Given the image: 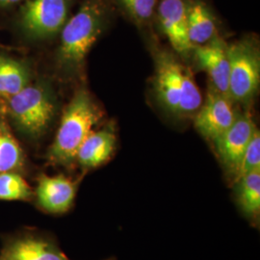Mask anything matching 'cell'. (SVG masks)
<instances>
[{
  "mask_svg": "<svg viewBox=\"0 0 260 260\" xmlns=\"http://www.w3.org/2000/svg\"><path fill=\"white\" fill-rule=\"evenodd\" d=\"M107 13L104 0H85L75 15L68 19L61 30L57 52V62L63 72L73 75L82 70L89 51L103 33Z\"/></svg>",
  "mask_w": 260,
  "mask_h": 260,
  "instance_id": "6da1fadb",
  "label": "cell"
},
{
  "mask_svg": "<svg viewBox=\"0 0 260 260\" xmlns=\"http://www.w3.org/2000/svg\"><path fill=\"white\" fill-rule=\"evenodd\" d=\"M102 110L86 90L75 93L66 107L55 139L48 149L47 158L55 165L74 163L84 140L102 119Z\"/></svg>",
  "mask_w": 260,
  "mask_h": 260,
  "instance_id": "7a4b0ae2",
  "label": "cell"
},
{
  "mask_svg": "<svg viewBox=\"0 0 260 260\" xmlns=\"http://www.w3.org/2000/svg\"><path fill=\"white\" fill-rule=\"evenodd\" d=\"M155 90L161 103L178 116L192 115L203 104V95L192 74L167 52L156 57Z\"/></svg>",
  "mask_w": 260,
  "mask_h": 260,
  "instance_id": "3957f363",
  "label": "cell"
},
{
  "mask_svg": "<svg viewBox=\"0 0 260 260\" xmlns=\"http://www.w3.org/2000/svg\"><path fill=\"white\" fill-rule=\"evenodd\" d=\"M57 104L51 87L46 82L29 84L9 98L11 120L22 135L41 138L55 117Z\"/></svg>",
  "mask_w": 260,
  "mask_h": 260,
  "instance_id": "277c9868",
  "label": "cell"
},
{
  "mask_svg": "<svg viewBox=\"0 0 260 260\" xmlns=\"http://www.w3.org/2000/svg\"><path fill=\"white\" fill-rule=\"evenodd\" d=\"M228 55L230 60V99L233 102L248 103L259 88V51L247 40L228 47Z\"/></svg>",
  "mask_w": 260,
  "mask_h": 260,
  "instance_id": "5b68a950",
  "label": "cell"
},
{
  "mask_svg": "<svg viewBox=\"0 0 260 260\" xmlns=\"http://www.w3.org/2000/svg\"><path fill=\"white\" fill-rule=\"evenodd\" d=\"M72 0H27L20 8L19 27L30 41L54 37L64 27Z\"/></svg>",
  "mask_w": 260,
  "mask_h": 260,
  "instance_id": "8992f818",
  "label": "cell"
},
{
  "mask_svg": "<svg viewBox=\"0 0 260 260\" xmlns=\"http://www.w3.org/2000/svg\"><path fill=\"white\" fill-rule=\"evenodd\" d=\"M236 118L233 101L210 86L205 103L196 112L194 122L202 136L214 141L233 125Z\"/></svg>",
  "mask_w": 260,
  "mask_h": 260,
  "instance_id": "52a82bcc",
  "label": "cell"
},
{
  "mask_svg": "<svg viewBox=\"0 0 260 260\" xmlns=\"http://www.w3.org/2000/svg\"><path fill=\"white\" fill-rule=\"evenodd\" d=\"M255 130L250 115H237L233 125L213 141L220 161L235 178L239 172L243 154Z\"/></svg>",
  "mask_w": 260,
  "mask_h": 260,
  "instance_id": "ba28073f",
  "label": "cell"
},
{
  "mask_svg": "<svg viewBox=\"0 0 260 260\" xmlns=\"http://www.w3.org/2000/svg\"><path fill=\"white\" fill-rule=\"evenodd\" d=\"M0 260H69L54 240L39 233H23L7 238Z\"/></svg>",
  "mask_w": 260,
  "mask_h": 260,
  "instance_id": "9c48e42d",
  "label": "cell"
},
{
  "mask_svg": "<svg viewBox=\"0 0 260 260\" xmlns=\"http://www.w3.org/2000/svg\"><path fill=\"white\" fill-rule=\"evenodd\" d=\"M78 182L63 175L38 178L34 198L41 209L50 214L66 213L74 205Z\"/></svg>",
  "mask_w": 260,
  "mask_h": 260,
  "instance_id": "30bf717a",
  "label": "cell"
},
{
  "mask_svg": "<svg viewBox=\"0 0 260 260\" xmlns=\"http://www.w3.org/2000/svg\"><path fill=\"white\" fill-rule=\"evenodd\" d=\"M157 16L164 34L178 53L186 54L194 48L188 36L187 0H160Z\"/></svg>",
  "mask_w": 260,
  "mask_h": 260,
  "instance_id": "8fae6325",
  "label": "cell"
},
{
  "mask_svg": "<svg viewBox=\"0 0 260 260\" xmlns=\"http://www.w3.org/2000/svg\"><path fill=\"white\" fill-rule=\"evenodd\" d=\"M199 65L210 77L211 86L218 92L229 96L230 60L228 46L219 36L203 46L193 48Z\"/></svg>",
  "mask_w": 260,
  "mask_h": 260,
  "instance_id": "7c38bea8",
  "label": "cell"
},
{
  "mask_svg": "<svg viewBox=\"0 0 260 260\" xmlns=\"http://www.w3.org/2000/svg\"><path fill=\"white\" fill-rule=\"evenodd\" d=\"M116 143V134L112 128L92 131L79 147L75 160L84 169L99 167L110 159Z\"/></svg>",
  "mask_w": 260,
  "mask_h": 260,
  "instance_id": "4fadbf2b",
  "label": "cell"
},
{
  "mask_svg": "<svg viewBox=\"0 0 260 260\" xmlns=\"http://www.w3.org/2000/svg\"><path fill=\"white\" fill-rule=\"evenodd\" d=\"M188 36L193 47L203 46L217 36L215 18L202 0L188 1Z\"/></svg>",
  "mask_w": 260,
  "mask_h": 260,
  "instance_id": "5bb4252c",
  "label": "cell"
},
{
  "mask_svg": "<svg viewBox=\"0 0 260 260\" xmlns=\"http://www.w3.org/2000/svg\"><path fill=\"white\" fill-rule=\"evenodd\" d=\"M31 70L26 62L0 55V94L12 96L30 84Z\"/></svg>",
  "mask_w": 260,
  "mask_h": 260,
  "instance_id": "9a60e30c",
  "label": "cell"
},
{
  "mask_svg": "<svg viewBox=\"0 0 260 260\" xmlns=\"http://www.w3.org/2000/svg\"><path fill=\"white\" fill-rule=\"evenodd\" d=\"M236 182V199L242 212L248 218H256L260 211V170L243 176Z\"/></svg>",
  "mask_w": 260,
  "mask_h": 260,
  "instance_id": "2e32d148",
  "label": "cell"
},
{
  "mask_svg": "<svg viewBox=\"0 0 260 260\" xmlns=\"http://www.w3.org/2000/svg\"><path fill=\"white\" fill-rule=\"evenodd\" d=\"M25 157L19 142L7 126L0 124V174L18 172L24 167Z\"/></svg>",
  "mask_w": 260,
  "mask_h": 260,
  "instance_id": "e0dca14e",
  "label": "cell"
},
{
  "mask_svg": "<svg viewBox=\"0 0 260 260\" xmlns=\"http://www.w3.org/2000/svg\"><path fill=\"white\" fill-rule=\"evenodd\" d=\"M34 199V191L27 181L17 172L0 174V200L29 202Z\"/></svg>",
  "mask_w": 260,
  "mask_h": 260,
  "instance_id": "ac0fdd59",
  "label": "cell"
},
{
  "mask_svg": "<svg viewBox=\"0 0 260 260\" xmlns=\"http://www.w3.org/2000/svg\"><path fill=\"white\" fill-rule=\"evenodd\" d=\"M121 6L137 24L149 23L154 16L157 0H119Z\"/></svg>",
  "mask_w": 260,
  "mask_h": 260,
  "instance_id": "d6986e66",
  "label": "cell"
},
{
  "mask_svg": "<svg viewBox=\"0 0 260 260\" xmlns=\"http://www.w3.org/2000/svg\"><path fill=\"white\" fill-rule=\"evenodd\" d=\"M255 170H260V134L258 129L253 133L243 154L236 180Z\"/></svg>",
  "mask_w": 260,
  "mask_h": 260,
  "instance_id": "ffe728a7",
  "label": "cell"
},
{
  "mask_svg": "<svg viewBox=\"0 0 260 260\" xmlns=\"http://www.w3.org/2000/svg\"><path fill=\"white\" fill-rule=\"evenodd\" d=\"M10 0H0V9L9 7Z\"/></svg>",
  "mask_w": 260,
  "mask_h": 260,
  "instance_id": "44dd1931",
  "label": "cell"
},
{
  "mask_svg": "<svg viewBox=\"0 0 260 260\" xmlns=\"http://www.w3.org/2000/svg\"><path fill=\"white\" fill-rule=\"evenodd\" d=\"M19 1H20V0H10V6H11V5H14V4H16V3H18Z\"/></svg>",
  "mask_w": 260,
  "mask_h": 260,
  "instance_id": "7402d4cb",
  "label": "cell"
},
{
  "mask_svg": "<svg viewBox=\"0 0 260 260\" xmlns=\"http://www.w3.org/2000/svg\"><path fill=\"white\" fill-rule=\"evenodd\" d=\"M108 260H110V259H108Z\"/></svg>",
  "mask_w": 260,
  "mask_h": 260,
  "instance_id": "603a6c76",
  "label": "cell"
}]
</instances>
